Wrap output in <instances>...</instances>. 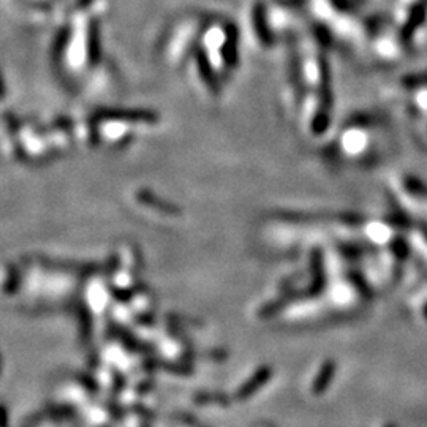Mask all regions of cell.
Wrapping results in <instances>:
<instances>
[{"instance_id":"cell-2","label":"cell","mask_w":427,"mask_h":427,"mask_svg":"<svg viewBox=\"0 0 427 427\" xmlns=\"http://www.w3.org/2000/svg\"><path fill=\"white\" fill-rule=\"evenodd\" d=\"M155 124L157 116L149 111H98L87 122V135L95 144L113 149Z\"/></svg>"},{"instance_id":"cell-3","label":"cell","mask_w":427,"mask_h":427,"mask_svg":"<svg viewBox=\"0 0 427 427\" xmlns=\"http://www.w3.org/2000/svg\"><path fill=\"white\" fill-rule=\"evenodd\" d=\"M373 116H358L345 122L334 141V157L343 163H369L378 148V125Z\"/></svg>"},{"instance_id":"cell-1","label":"cell","mask_w":427,"mask_h":427,"mask_svg":"<svg viewBox=\"0 0 427 427\" xmlns=\"http://www.w3.org/2000/svg\"><path fill=\"white\" fill-rule=\"evenodd\" d=\"M291 87L301 125L307 133L320 137L331 124L332 89L330 69L319 49L299 51L293 65Z\"/></svg>"},{"instance_id":"cell-4","label":"cell","mask_w":427,"mask_h":427,"mask_svg":"<svg viewBox=\"0 0 427 427\" xmlns=\"http://www.w3.org/2000/svg\"><path fill=\"white\" fill-rule=\"evenodd\" d=\"M399 93V100L404 103V113L410 116L411 127L423 128V132L427 135V76H416L402 81Z\"/></svg>"},{"instance_id":"cell-5","label":"cell","mask_w":427,"mask_h":427,"mask_svg":"<svg viewBox=\"0 0 427 427\" xmlns=\"http://www.w3.org/2000/svg\"><path fill=\"white\" fill-rule=\"evenodd\" d=\"M270 375H273V369H270V367L264 366V367H262V369H258V371L255 372V373L252 375V377H250V378L247 380V382L244 383L242 386L238 389L236 399H239V400H246V399H249L250 395H252L253 393H257L259 388L264 386V384H266V383L269 382Z\"/></svg>"},{"instance_id":"cell-6","label":"cell","mask_w":427,"mask_h":427,"mask_svg":"<svg viewBox=\"0 0 427 427\" xmlns=\"http://www.w3.org/2000/svg\"><path fill=\"white\" fill-rule=\"evenodd\" d=\"M332 372H334V366H332L331 362H327L326 366L321 369L320 375L315 380V384H314V391L315 393H320V391H323V389H325V386H326L327 383H330V380L332 377Z\"/></svg>"}]
</instances>
